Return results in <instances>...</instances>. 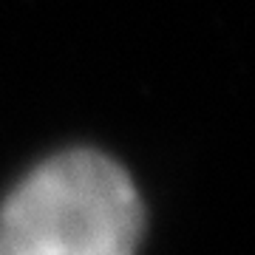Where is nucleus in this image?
<instances>
[{
  "label": "nucleus",
  "instance_id": "obj_1",
  "mask_svg": "<svg viewBox=\"0 0 255 255\" xmlns=\"http://www.w3.org/2000/svg\"><path fill=\"white\" fill-rule=\"evenodd\" d=\"M145 210L130 176L97 150L51 156L0 207V255H136Z\"/></svg>",
  "mask_w": 255,
  "mask_h": 255
}]
</instances>
